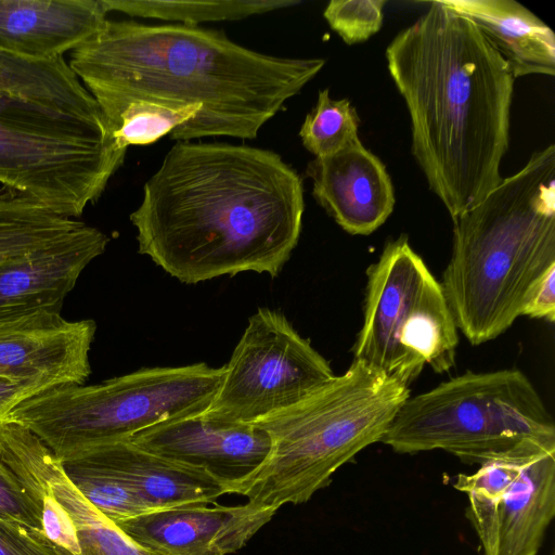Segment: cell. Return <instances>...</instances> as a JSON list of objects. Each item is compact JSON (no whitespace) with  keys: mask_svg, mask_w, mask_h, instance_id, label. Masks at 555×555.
<instances>
[{"mask_svg":"<svg viewBox=\"0 0 555 555\" xmlns=\"http://www.w3.org/2000/svg\"><path fill=\"white\" fill-rule=\"evenodd\" d=\"M0 90L85 116H103L64 56L29 60L0 52Z\"/></svg>","mask_w":555,"mask_h":555,"instance_id":"cell-20","label":"cell"},{"mask_svg":"<svg viewBox=\"0 0 555 555\" xmlns=\"http://www.w3.org/2000/svg\"><path fill=\"white\" fill-rule=\"evenodd\" d=\"M300 176L270 150L179 141L130 220L139 253L197 284L253 271L275 278L298 244Z\"/></svg>","mask_w":555,"mask_h":555,"instance_id":"cell-1","label":"cell"},{"mask_svg":"<svg viewBox=\"0 0 555 555\" xmlns=\"http://www.w3.org/2000/svg\"><path fill=\"white\" fill-rule=\"evenodd\" d=\"M360 118L348 99L333 100L330 89L319 91L318 101L306 116L299 137L315 157L330 156L360 140Z\"/></svg>","mask_w":555,"mask_h":555,"instance_id":"cell-23","label":"cell"},{"mask_svg":"<svg viewBox=\"0 0 555 555\" xmlns=\"http://www.w3.org/2000/svg\"><path fill=\"white\" fill-rule=\"evenodd\" d=\"M276 511L247 502L149 512L116 525L139 544L165 555H228L241 550Z\"/></svg>","mask_w":555,"mask_h":555,"instance_id":"cell-14","label":"cell"},{"mask_svg":"<svg viewBox=\"0 0 555 555\" xmlns=\"http://www.w3.org/2000/svg\"><path fill=\"white\" fill-rule=\"evenodd\" d=\"M554 555V554H553Z\"/></svg>","mask_w":555,"mask_h":555,"instance_id":"cell-30","label":"cell"},{"mask_svg":"<svg viewBox=\"0 0 555 555\" xmlns=\"http://www.w3.org/2000/svg\"><path fill=\"white\" fill-rule=\"evenodd\" d=\"M468 17L509 65L514 77L555 75V35L515 0H441Z\"/></svg>","mask_w":555,"mask_h":555,"instance_id":"cell-19","label":"cell"},{"mask_svg":"<svg viewBox=\"0 0 555 555\" xmlns=\"http://www.w3.org/2000/svg\"><path fill=\"white\" fill-rule=\"evenodd\" d=\"M224 365L144 367L95 385H59L26 399L5 417L36 435L60 461L157 423L207 411Z\"/></svg>","mask_w":555,"mask_h":555,"instance_id":"cell-7","label":"cell"},{"mask_svg":"<svg viewBox=\"0 0 555 555\" xmlns=\"http://www.w3.org/2000/svg\"><path fill=\"white\" fill-rule=\"evenodd\" d=\"M63 306L0 311V375L83 385L96 332L93 320L68 321Z\"/></svg>","mask_w":555,"mask_h":555,"instance_id":"cell-12","label":"cell"},{"mask_svg":"<svg viewBox=\"0 0 555 555\" xmlns=\"http://www.w3.org/2000/svg\"><path fill=\"white\" fill-rule=\"evenodd\" d=\"M47 486L74 522L79 555H165L127 535L95 508L64 473L53 475Z\"/></svg>","mask_w":555,"mask_h":555,"instance_id":"cell-21","label":"cell"},{"mask_svg":"<svg viewBox=\"0 0 555 555\" xmlns=\"http://www.w3.org/2000/svg\"><path fill=\"white\" fill-rule=\"evenodd\" d=\"M76 454L125 482L152 512L209 505L225 494L223 487L206 473L152 453L129 439Z\"/></svg>","mask_w":555,"mask_h":555,"instance_id":"cell-18","label":"cell"},{"mask_svg":"<svg viewBox=\"0 0 555 555\" xmlns=\"http://www.w3.org/2000/svg\"><path fill=\"white\" fill-rule=\"evenodd\" d=\"M428 4L385 55L410 115L412 154L452 219L503 179L516 78L473 21L441 0Z\"/></svg>","mask_w":555,"mask_h":555,"instance_id":"cell-3","label":"cell"},{"mask_svg":"<svg viewBox=\"0 0 555 555\" xmlns=\"http://www.w3.org/2000/svg\"><path fill=\"white\" fill-rule=\"evenodd\" d=\"M380 442L400 454L442 450L482 465L555 451V424L521 371H468L410 396Z\"/></svg>","mask_w":555,"mask_h":555,"instance_id":"cell-6","label":"cell"},{"mask_svg":"<svg viewBox=\"0 0 555 555\" xmlns=\"http://www.w3.org/2000/svg\"><path fill=\"white\" fill-rule=\"evenodd\" d=\"M452 221L440 283L457 330L477 346L509 328L555 269V145L532 153Z\"/></svg>","mask_w":555,"mask_h":555,"instance_id":"cell-4","label":"cell"},{"mask_svg":"<svg viewBox=\"0 0 555 555\" xmlns=\"http://www.w3.org/2000/svg\"><path fill=\"white\" fill-rule=\"evenodd\" d=\"M386 0H332L324 18L347 44L359 43L376 34L383 25Z\"/></svg>","mask_w":555,"mask_h":555,"instance_id":"cell-25","label":"cell"},{"mask_svg":"<svg viewBox=\"0 0 555 555\" xmlns=\"http://www.w3.org/2000/svg\"><path fill=\"white\" fill-rule=\"evenodd\" d=\"M482 555H538L555 516V451L511 456L460 474Z\"/></svg>","mask_w":555,"mask_h":555,"instance_id":"cell-11","label":"cell"},{"mask_svg":"<svg viewBox=\"0 0 555 555\" xmlns=\"http://www.w3.org/2000/svg\"><path fill=\"white\" fill-rule=\"evenodd\" d=\"M198 106L171 108L162 104L138 101L121 113L113 139L120 150L130 145L150 144L193 120Z\"/></svg>","mask_w":555,"mask_h":555,"instance_id":"cell-24","label":"cell"},{"mask_svg":"<svg viewBox=\"0 0 555 555\" xmlns=\"http://www.w3.org/2000/svg\"><path fill=\"white\" fill-rule=\"evenodd\" d=\"M70 68L95 99L113 135L124 109L145 101L171 108L198 106L171 139H255L325 65L320 57L263 54L222 31L186 24L107 20L70 52Z\"/></svg>","mask_w":555,"mask_h":555,"instance_id":"cell-2","label":"cell"},{"mask_svg":"<svg viewBox=\"0 0 555 555\" xmlns=\"http://www.w3.org/2000/svg\"><path fill=\"white\" fill-rule=\"evenodd\" d=\"M409 386L353 360L309 396L256 424L271 440L262 464L227 493L278 511L301 504L369 446L380 442Z\"/></svg>","mask_w":555,"mask_h":555,"instance_id":"cell-5","label":"cell"},{"mask_svg":"<svg viewBox=\"0 0 555 555\" xmlns=\"http://www.w3.org/2000/svg\"><path fill=\"white\" fill-rule=\"evenodd\" d=\"M127 151L103 116H85L0 90V184L77 219L103 194Z\"/></svg>","mask_w":555,"mask_h":555,"instance_id":"cell-8","label":"cell"},{"mask_svg":"<svg viewBox=\"0 0 555 555\" xmlns=\"http://www.w3.org/2000/svg\"><path fill=\"white\" fill-rule=\"evenodd\" d=\"M363 322L353 360L409 386L424 366L455 364L456 323L441 283L406 235L388 241L367 271Z\"/></svg>","mask_w":555,"mask_h":555,"instance_id":"cell-9","label":"cell"},{"mask_svg":"<svg viewBox=\"0 0 555 555\" xmlns=\"http://www.w3.org/2000/svg\"><path fill=\"white\" fill-rule=\"evenodd\" d=\"M0 518L42 530V506L0 455Z\"/></svg>","mask_w":555,"mask_h":555,"instance_id":"cell-26","label":"cell"},{"mask_svg":"<svg viewBox=\"0 0 555 555\" xmlns=\"http://www.w3.org/2000/svg\"><path fill=\"white\" fill-rule=\"evenodd\" d=\"M109 242L83 224L67 237L0 266V311L63 306L85 268Z\"/></svg>","mask_w":555,"mask_h":555,"instance_id":"cell-17","label":"cell"},{"mask_svg":"<svg viewBox=\"0 0 555 555\" xmlns=\"http://www.w3.org/2000/svg\"><path fill=\"white\" fill-rule=\"evenodd\" d=\"M0 555H74L42 530L0 518Z\"/></svg>","mask_w":555,"mask_h":555,"instance_id":"cell-27","label":"cell"},{"mask_svg":"<svg viewBox=\"0 0 555 555\" xmlns=\"http://www.w3.org/2000/svg\"><path fill=\"white\" fill-rule=\"evenodd\" d=\"M129 440L206 473L223 487L225 494L262 464L271 448L268 433L256 423L215 420L203 413L157 423Z\"/></svg>","mask_w":555,"mask_h":555,"instance_id":"cell-13","label":"cell"},{"mask_svg":"<svg viewBox=\"0 0 555 555\" xmlns=\"http://www.w3.org/2000/svg\"><path fill=\"white\" fill-rule=\"evenodd\" d=\"M306 173L315 201L351 235L373 233L393 210V185L386 167L360 140L315 157Z\"/></svg>","mask_w":555,"mask_h":555,"instance_id":"cell-15","label":"cell"},{"mask_svg":"<svg viewBox=\"0 0 555 555\" xmlns=\"http://www.w3.org/2000/svg\"><path fill=\"white\" fill-rule=\"evenodd\" d=\"M104 10L129 16L177 21L193 25L202 22L241 20L255 14L299 4L292 0H101Z\"/></svg>","mask_w":555,"mask_h":555,"instance_id":"cell-22","label":"cell"},{"mask_svg":"<svg viewBox=\"0 0 555 555\" xmlns=\"http://www.w3.org/2000/svg\"><path fill=\"white\" fill-rule=\"evenodd\" d=\"M522 315L554 322L555 269L551 270L534 287L524 308Z\"/></svg>","mask_w":555,"mask_h":555,"instance_id":"cell-29","label":"cell"},{"mask_svg":"<svg viewBox=\"0 0 555 555\" xmlns=\"http://www.w3.org/2000/svg\"><path fill=\"white\" fill-rule=\"evenodd\" d=\"M56 386L47 378L16 379L0 375V426L7 415L26 399Z\"/></svg>","mask_w":555,"mask_h":555,"instance_id":"cell-28","label":"cell"},{"mask_svg":"<svg viewBox=\"0 0 555 555\" xmlns=\"http://www.w3.org/2000/svg\"><path fill=\"white\" fill-rule=\"evenodd\" d=\"M334 376L328 361L283 313L259 308L248 319L203 414L257 423L299 402Z\"/></svg>","mask_w":555,"mask_h":555,"instance_id":"cell-10","label":"cell"},{"mask_svg":"<svg viewBox=\"0 0 555 555\" xmlns=\"http://www.w3.org/2000/svg\"><path fill=\"white\" fill-rule=\"evenodd\" d=\"M107 12L101 0H0V52L52 60L95 36Z\"/></svg>","mask_w":555,"mask_h":555,"instance_id":"cell-16","label":"cell"}]
</instances>
